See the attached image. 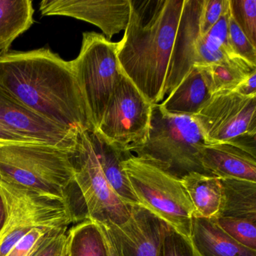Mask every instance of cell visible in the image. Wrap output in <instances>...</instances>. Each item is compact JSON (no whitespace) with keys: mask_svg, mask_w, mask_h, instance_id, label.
Returning a JSON list of instances; mask_svg holds the SVG:
<instances>
[{"mask_svg":"<svg viewBox=\"0 0 256 256\" xmlns=\"http://www.w3.org/2000/svg\"><path fill=\"white\" fill-rule=\"evenodd\" d=\"M118 50V42L109 41L102 34L84 32L80 53L71 60L94 131L122 73Z\"/></svg>","mask_w":256,"mask_h":256,"instance_id":"8992f818","label":"cell"},{"mask_svg":"<svg viewBox=\"0 0 256 256\" xmlns=\"http://www.w3.org/2000/svg\"><path fill=\"white\" fill-rule=\"evenodd\" d=\"M8 218L0 233V256H6L30 230L42 226L68 227L76 222L70 203L0 180Z\"/></svg>","mask_w":256,"mask_h":256,"instance_id":"52a82bcc","label":"cell"},{"mask_svg":"<svg viewBox=\"0 0 256 256\" xmlns=\"http://www.w3.org/2000/svg\"><path fill=\"white\" fill-rule=\"evenodd\" d=\"M152 107L154 104L122 73L95 131L110 144L127 151L130 146L140 143L146 138Z\"/></svg>","mask_w":256,"mask_h":256,"instance_id":"30bf717a","label":"cell"},{"mask_svg":"<svg viewBox=\"0 0 256 256\" xmlns=\"http://www.w3.org/2000/svg\"><path fill=\"white\" fill-rule=\"evenodd\" d=\"M13 144H36L24 138L0 124V146Z\"/></svg>","mask_w":256,"mask_h":256,"instance_id":"1f68e13d","label":"cell"},{"mask_svg":"<svg viewBox=\"0 0 256 256\" xmlns=\"http://www.w3.org/2000/svg\"><path fill=\"white\" fill-rule=\"evenodd\" d=\"M210 96L198 68L194 66L158 106L163 112L172 114L194 116Z\"/></svg>","mask_w":256,"mask_h":256,"instance_id":"d6986e66","label":"cell"},{"mask_svg":"<svg viewBox=\"0 0 256 256\" xmlns=\"http://www.w3.org/2000/svg\"><path fill=\"white\" fill-rule=\"evenodd\" d=\"M228 42L235 54L252 68H256V47L240 29L236 22L229 16Z\"/></svg>","mask_w":256,"mask_h":256,"instance_id":"83f0119b","label":"cell"},{"mask_svg":"<svg viewBox=\"0 0 256 256\" xmlns=\"http://www.w3.org/2000/svg\"><path fill=\"white\" fill-rule=\"evenodd\" d=\"M42 16H66L95 25L110 41L125 30L130 20V0H42Z\"/></svg>","mask_w":256,"mask_h":256,"instance_id":"7c38bea8","label":"cell"},{"mask_svg":"<svg viewBox=\"0 0 256 256\" xmlns=\"http://www.w3.org/2000/svg\"><path fill=\"white\" fill-rule=\"evenodd\" d=\"M34 12L31 0H0V52L32 26Z\"/></svg>","mask_w":256,"mask_h":256,"instance_id":"44dd1931","label":"cell"},{"mask_svg":"<svg viewBox=\"0 0 256 256\" xmlns=\"http://www.w3.org/2000/svg\"><path fill=\"white\" fill-rule=\"evenodd\" d=\"M234 90L246 96H256V70L246 76Z\"/></svg>","mask_w":256,"mask_h":256,"instance_id":"4dcf8cb0","label":"cell"},{"mask_svg":"<svg viewBox=\"0 0 256 256\" xmlns=\"http://www.w3.org/2000/svg\"><path fill=\"white\" fill-rule=\"evenodd\" d=\"M194 208V216L215 218L220 210L222 188L220 178L192 172L181 179Z\"/></svg>","mask_w":256,"mask_h":256,"instance_id":"ffe728a7","label":"cell"},{"mask_svg":"<svg viewBox=\"0 0 256 256\" xmlns=\"http://www.w3.org/2000/svg\"><path fill=\"white\" fill-rule=\"evenodd\" d=\"M196 67L198 68L211 95L234 90L251 72L230 64H214Z\"/></svg>","mask_w":256,"mask_h":256,"instance_id":"603a6c76","label":"cell"},{"mask_svg":"<svg viewBox=\"0 0 256 256\" xmlns=\"http://www.w3.org/2000/svg\"><path fill=\"white\" fill-rule=\"evenodd\" d=\"M8 218V211L5 200L2 197V193L0 192V233L2 232Z\"/></svg>","mask_w":256,"mask_h":256,"instance_id":"836d02e7","label":"cell"},{"mask_svg":"<svg viewBox=\"0 0 256 256\" xmlns=\"http://www.w3.org/2000/svg\"><path fill=\"white\" fill-rule=\"evenodd\" d=\"M222 197L216 216L256 222V182L220 178Z\"/></svg>","mask_w":256,"mask_h":256,"instance_id":"ac0fdd59","label":"cell"},{"mask_svg":"<svg viewBox=\"0 0 256 256\" xmlns=\"http://www.w3.org/2000/svg\"><path fill=\"white\" fill-rule=\"evenodd\" d=\"M66 251L68 256H108L102 233L90 220L80 222L68 230Z\"/></svg>","mask_w":256,"mask_h":256,"instance_id":"7402d4cb","label":"cell"},{"mask_svg":"<svg viewBox=\"0 0 256 256\" xmlns=\"http://www.w3.org/2000/svg\"><path fill=\"white\" fill-rule=\"evenodd\" d=\"M254 138H242L215 144H205L200 162L206 173L218 178H233L256 182Z\"/></svg>","mask_w":256,"mask_h":256,"instance_id":"9a60e30c","label":"cell"},{"mask_svg":"<svg viewBox=\"0 0 256 256\" xmlns=\"http://www.w3.org/2000/svg\"><path fill=\"white\" fill-rule=\"evenodd\" d=\"M0 124L36 144L74 149L78 133L40 116L0 88Z\"/></svg>","mask_w":256,"mask_h":256,"instance_id":"4fadbf2b","label":"cell"},{"mask_svg":"<svg viewBox=\"0 0 256 256\" xmlns=\"http://www.w3.org/2000/svg\"><path fill=\"white\" fill-rule=\"evenodd\" d=\"M212 220L236 242L256 251V222L240 218L215 217Z\"/></svg>","mask_w":256,"mask_h":256,"instance_id":"d4e9b609","label":"cell"},{"mask_svg":"<svg viewBox=\"0 0 256 256\" xmlns=\"http://www.w3.org/2000/svg\"><path fill=\"white\" fill-rule=\"evenodd\" d=\"M202 4L203 0L184 1L169 61L164 96L170 95L194 66L230 64L252 72L232 61L220 48L202 35L200 18Z\"/></svg>","mask_w":256,"mask_h":256,"instance_id":"9c48e42d","label":"cell"},{"mask_svg":"<svg viewBox=\"0 0 256 256\" xmlns=\"http://www.w3.org/2000/svg\"><path fill=\"white\" fill-rule=\"evenodd\" d=\"M96 223L98 224V228H100L102 233L103 236H104L106 248H107L108 256H118L116 248H115L114 245L112 236H110V233H109L106 224H102V223Z\"/></svg>","mask_w":256,"mask_h":256,"instance_id":"d6a6232c","label":"cell"},{"mask_svg":"<svg viewBox=\"0 0 256 256\" xmlns=\"http://www.w3.org/2000/svg\"><path fill=\"white\" fill-rule=\"evenodd\" d=\"M164 222L142 205H130L120 224L106 223L118 256H158Z\"/></svg>","mask_w":256,"mask_h":256,"instance_id":"5bb4252c","label":"cell"},{"mask_svg":"<svg viewBox=\"0 0 256 256\" xmlns=\"http://www.w3.org/2000/svg\"><path fill=\"white\" fill-rule=\"evenodd\" d=\"M74 149L44 144L0 146V180L64 199L71 206L77 192Z\"/></svg>","mask_w":256,"mask_h":256,"instance_id":"3957f363","label":"cell"},{"mask_svg":"<svg viewBox=\"0 0 256 256\" xmlns=\"http://www.w3.org/2000/svg\"><path fill=\"white\" fill-rule=\"evenodd\" d=\"M158 256H200L190 240L164 222Z\"/></svg>","mask_w":256,"mask_h":256,"instance_id":"4316f807","label":"cell"},{"mask_svg":"<svg viewBox=\"0 0 256 256\" xmlns=\"http://www.w3.org/2000/svg\"><path fill=\"white\" fill-rule=\"evenodd\" d=\"M185 0H130L118 58L122 73L152 104L164 98L170 54Z\"/></svg>","mask_w":256,"mask_h":256,"instance_id":"7a4b0ae2","label":"cell"},{"mask_svg":"<svg viewBox=\"0 0 256 256\" xmlns=\"http://www.w3.org/2000/svg\"><path fill=\"white\" fill-rule=\"evenodd\" d=\"M88 134L104 176L116 196L126 204H139L122 166L128 151L110 144L96 131L88 132Z\"/></svg>","mask_w":256,"mask_h":256,"instance_id":"e0dca14e","label":"cell"},{"mask_svg":"<svg viewBox=\"0 0 256 256\" xmlns=\"http://www.w3.org/2000/svg\"><path fill=\"white\" fill-rule=\"evenodd\" d=\"M228 6L232 18L256 47V0H228Z\"/></svg>","mask_w":256,"mask_h":256,"instance_id":"cb8c5ba5","label":"cell"},{"mask_svg":"<svg viewBox=\"0 0 256 256\" xmlns=\"http://www.w3.org/2000/svg\"><path fill=\"white\" fill-rule=\"evenodd\" d=\"M0 88L56 125L94 131L71 61L50 49L0 52Z\"/></svg>","mask_w":256,"mask_h":256,"instance_id":"6da1fadb","label":"cell"},{"mask_svg":"<svg viewBox=\"0 0 256 256\" xmlns=\"http://www.w3.org/2000/svg\"><path fill=\"white\" fill-rule=\"evenodd\" d=\"M228 6V0H203L200 18L202 36H205L209 32Z\"/></svg>","mask_w":256,"mask_h":256,"instance_id":"f1b7e54d","label":"cell"},{"mask_svg":"<svg viewBox=\"0 0 256 256\" xmlns=\"http://www.w3.org/2000/svg\"><path fill=\"white\" fill-rule=\"evenodd\" d=\"M122 166L139 204L190 240L194 208L181 180L130 152Z\"/></svg>","mask_w":256,"mask_h":256,"instance_id":"5b68a950","label":"cell"},{"mask_svg":"<svg viewBox=\"0 0 256 256\" xmlns=\"http://www.w3.org/2000/svg\"><path fill=\"white\" fill-rule=\"evenodd\" d=\"M68 228L48 238L30 256H64L66 247Z\"/></svg>","mask_w":256,"mask_h":256,"instance_id":"f546056e","label":"cell"},{"mask_svg":"<svg viewBox=\"0 0 256 256\" xmlns=\"http://www.w3.org/2000/svg\"><path fill=\"white\" fill-rule=\"evenodd\" d=\"M74 182L88 220L120 224L130 215V205L119 198L102 170L88 132L78 133L73 152Z\"/></svg>","mask_w":256,"mask_h":256,"instance_id":"ba28073f","label":"cell"},{"mask_svg":"<svg viewBox=\"0 0 256 256\" xmlns=\"http://www.w3.org/2000/svg\"><path fill=\"white\" fill-rule=\"evenodd\" d=\"M190 240L200 256H256V251L236 242L212 218L193 216Z\"/></svg>","mask_w":256,"mask_h":256,"instance_id":"2e32d148","label":"cell"},{"mask_svg":"<svg viewBox=\"0 0 256 256\" xmlns=\"http://www.w3.org/2000/svg\"><path fill=\"white\" fill-rule=\"evenodd\" d=\"M205 144L208 143L194 116L172 114L157 104L152 107L150 126L144 140L130 146L127 151L181 180L192 172L208 174L200 162V151Z\"/></svg>","mask_w":256,"mask_h":256,"instance_id":"277c9868","label":"cell"},{"mask_svg":"<svg viewBox=\"0 0 256 256\" xmlns=\"http://www.w3.org/2000/svg\"><path fill=\"white\" fill-rule=\"evenodd\" d=\"M208 144L256 138V96L234 90L211 95L194 115Z\"/></svg>","mask_w":256,"mask_h":256,"instance_id":"8fae6325","label":"cell"},{"mask_svg":"<svg viewBox=\"0 0 256 256\" xmlns=\"http://www.w3.org/2000/svg\"><path fill=\"white\" fill-rule=\"evenodd\" d=\"M64 228L68 227L42 226L34 228L19 240L6 256H30L48 238Z\"/></svg>","mask_w":256,"mask_h":256,"instance_id":"484cf974","label":"cell"}]
</instances>
